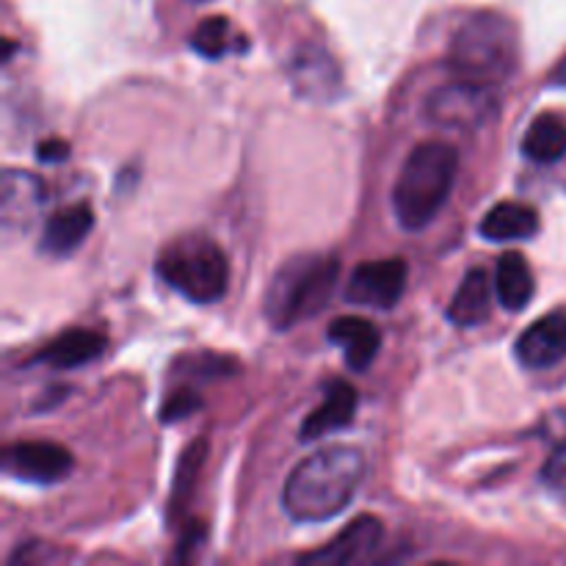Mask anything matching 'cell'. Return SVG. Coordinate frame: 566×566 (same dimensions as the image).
I'll use <instances>...</instances> for the list:
<instances>
[{
    "label": "cell",
    "instance_id": "obj_1",
    "mask_svg": "<svg viewBox=\"0 0 566 566\" xmlns=\"http://www.w3.org/2000/svg\"><path fill=\"white\" fill-rule=\"evenodd\" d=\"M365 479V457L352 446H329L296 464L282 486V509L293 523H326L346 512Z\"/></svg>",
    "mask_w": 566,
    "mask_h": 566
},
{
    "label": "cell",
    "instance_id": "obj_2",
    "mask_svg": "<svg viewBox=\"0 0 566 566\" xmlns=\"http://www.w3.org/2000/svg\"><path fill=\"white\" fill-rule=\"evenodd\" d=\"M453 77L479 86H501L520 70V33L509 17L479 11L457 28L448 50Z\"/></svg>",
    "mask_w": 566,
    "mask_h": 566
},
{
    "label": "cell",
    "instance_id": "obj_3",
    "mask_svg": "<svg viewBox=\"0 0 566 566\" xmlns=\"http://www.w3.org/2000/svg\"><path fill=\"white\" fill-rule=\"evenodd\" d=\"M459 175V149L446 142H423L409 153L392 188V210L403 230H423L446 208Z\"/></svg>",
    "mask_w": 566,
    "mask_h": 566
},
{
    "label": "cell",
    "instance_id": "obj_4",
    "mask_svg": "<svg viewBox=\"0 0 566 566\" xmlns=\"http://www.w3.org/2000/svg\"><path fill=\"white\" fill-rule=\"evenodd\" d=\"M340 263L335 254H302L282 265L263 298V313L274 329H291L298 321L313 318L335 291Z\"/></svg>",
    "mask_w": 566,
    "mask_h": 566
},
{
    "label": "cell",
    "instance_id": "obj_5",
    "mask_svg": "<svg viewBox=\"0 0 566 566\" xmlns=\"http://www.w3.org/2000/svg\"><path fill=\"white\" fill-rule=\"evenodd\" d=\"M160 280L193 304H213L227 296L230 287V263L219 243L208 235L175 238L160 249L155 260Z\"/></svg>",
    "mask_w": 566,
    "mask_h": 566
},
{
    "label": "cell",
    "instance_id": "obj_6",
    "mask_svg": "<svg viewBox=\"0 0 566 566\" xmlns=\"http://www.w3.org/2000/svg\"><path fill=\"white\" fill-rule=\"evenodd\" d=\"M497 114L495 88L479 83L453 81L448 86L434 88L426 97V119L457 130H479L490 125Z\"/></svg>",
    "mask_w": 566,
    "mask_h": 566
},
{
    "label": "cell",
    "instance_id": "obj_7",
    "mask_svg": "<svg viewBox=\"0 0 566 566\" xmlns=\"http://www.w3.org/2000/svg\"><path fill=\"white\" fill-rule=\"evenodd\" d=\"M407 280L409 265L403 258L368 260V263H359L348 276L346 302L359 304V307L392 310L407 291Z\"/></svg>",
    "mask_w": 566,
    "mask_h": 566
},
{
    "label": "cell",
    "instance_id": "obj_8",
    "mask_svg": "<svg viewBox=\"0 0 566 566\" xmlns=\"http://www.w3.org/2000/svg\"><path fill=\"white\" fill-rule=\"evenodd\" d=\"M72 464L75 459L59 442H14L3 451V473L28 484H55Z\"/></svg>",
    "mask_w": 566,
    "mask_h": 566
},
{
    "label": "cell",
    "instance_id": "obj_9",
    "mask_svg": "<svg viewBox=\"0 0 566 566\" xmlns=\"http://www.w3.org/2000/svg\"><path fill=\"white\" fill-rule=\"evenodd\" d=\"M385 542V525L379 517H363L354 520L352 525L340 531L329 545H324L321 551L307 553L302 556V562L307 564H363L370 562L376 556V551Z\"/></svg>",
    "mask_w": 566,
    "mask_h": 566
},
{
    "label": "cell",
    "instance_id": "obj_10",
    "mask_svg": "<svg viewBox=\"0 0 566 566\" xmlns=\"http://www.w3.org/2000/svg\"><path fill=\"white\" fill-rule=\"evenodd\" d=\"M514 357L523 368L547 370L566 357V313L542 315L514 343Z\"/></svg>",
    "mask_w": 566,
    "mask_h": 566
},
{
    "label": "cell",
    "instance_id": "obj_11",
    "mask_svg": "<svg viewBox=\"0 0 566 566\" xmlns=\"http://www.w3.org/2000/svg\"><path fill=\"white\" fill-rule=\"evenodd\" d=\"M357 403H359L357 390H354L346 379L326 381L324 403H321L313 415L304 418L302 429H298V440L313 442V440H321V437L346 429V426L354 420V415H357Z\"/></svg>",
    "mask_w": 566,
    "mask_h": 566
},
{
    "label": "cell",
    "instance_id": "obj_12",
    "mask_svg": "<svg viewBox=\"0 0 566 566\" xmlns=\"http://www.w3.org/2000/svg\"><path fill=\"white\" fill-rule=\"evenodd\" d=\"M108 337L94 329H66L48 343L31 365H48L53 370H75L81 365L94 363L103 357Z\"/></svg>",
    "mask_w": 566,
    "mask_h": 566
},
{
    "label": "cell",
    "instance_id": "obj_13",
    "mask_svg": "<svg viewBox=\"0 0 566 566\" xmlns=\"http://www.w3.org/2000/svg\"><path fill=\"white\" fill-rule=\"evenodd\" d=\"M94 227V210L88 202H75L70 208H61L44 221L42 241H39V252L50 254V258H66L75 252L83 241L88 238Z\"/></svg>",
    "mask_w": 566,
    "mask_h": 566
},
{
    "label": "cell",
    "instance_id": "obj_14",
    "mask_svg": "<svg viewBox=\"0 0 566 566\" xmlns=\"http://www.w3.org/2000/svg\"><path fill=\"white\" fill-rule=\"evenodd\" d=\"M291 77L298 94L310 99H329L340 88V70L321 48H302L291 61Z\"/></svg>",
    "mask_w": 566,
    "mask_h": 566
},
{
    "label": "cell",
    "instance_id": "obj_15",
    "mask_svg": "<svg viewBox=\"0 0 566 566\" xmlns=\"http://www.w3.org/2000/svg\"><path fill=\"white\" fill-rule=\"evenodd\" d=\"M0 213H3V227L11 230H25L33 219H36L39 208L44 202V186L39 177L25 175V171L9 169L3 175V186H0Z\"/></svg>",
    "mask_w": 566,
    "mask_h": 566
},
{
    "label": "cell",
    "instance_id": "obj_16",
    "mask_svg": "<svg viewBox=\"0 0 566 566\" xmlns=\"http://www.w3.org/2000/svg\"><path fill=\"white\" fill-rule=\"evenodd\" d=\"M326 337H329L335 346H340L343 359H346L348 368L359 370V374L368 370L370 363L376 359V354H379V329H376L370 321L357 318V315H340V318H335V324L329 326Z\"/></svg>",
    "mask_w": 566,
    "mask_h": 566
},
{
    "label": "cell",
    "instance_id": "obj_17",
    "mask_svg": "<svg viewBox=\"0 0 566 566\" xmlns=\"http://www.w3.org/2000/svg\"><path fill=\"white\" fill-rule=\"evenodd\" d=\"M448 321L459 329H473L492 315V280L484 269H470L448 304Z\"/></svg>",
    "mask_w": 566,
    "mask_h": 566
},
{
    "label": "cell",
    "instance_id": "obj_18",
    "mask_svg": "<svg viewBox=\"0 0 566 566\" xmlns=\"http://www.w3.org/2000/svg\"><path fill=\"white\" fill-rule=\"evenodd\" d=\"M481 238L486 241H523L539 232V213L523 202H501L481 219Z\"/></svg>",
    "mask_w": 566,
    "mask_h": 566
},
{
    "label": "cell",
    "instance_id": "obj_19",
    "mask_svg": "<svg viewBox=\"0 0 566 566\" xmlns=\"http://www.w3.org/2000/svg\"><path fill=\"white\" fill-rule=\"evenodd\" d=\"M495 293H497V302H501L506 310H512V313L525 310L531 298H534L536 293L534 271H531L528 260H525L520 252H506L501 260H497Z\"/></svg>",
    "mask_w": 566,
    "mask_h": 566
},
{
    "label": "cell",
    "instance_id": "obj_20",
    "mask_svg": "<svg viewBox=\"0 0 566 566\" xmlns=\"http://www.w3.org/2000/svg\"><path fill=\"white\" fill-rule=\"evenodd\" d=\"M523 155L534 164H556L566 155V122L558 114H539L523 136Z\"/></svg>",
    "mask_w": 566,
    "mask_h": 566
},
{
    "label": "cell",
    "instance_id": "obj_21",
    "mask_svg": "<svg viewBox=\"0 0 566 566\" xmlns=\"http://www.w3.org/2000/svg\"><path fill=\"white\" fill-rule=\"evenodd\" d=\"M235 48H241V42H235V33H232L227 17H208L191 33V50L205 59H221Z\"/></svg>",
    "mask_w": 566,
    "mask_h": 566
},
{
    "label": "cell",
    "instance_id": "obj_22",
    "mask_svg": "<svg viewBox=\"0 0 566 566\" xmlns=\"http://www.w3.org/2000/svg\"><path fill=\"white\" fill-rule=\"evenodd\" d=\"M197 409H202V398L191 390V387H180V390H171L169 398L160 407V420L164 423H177V420L191 418Z\"/></svg>",
    "mask_w": 566,
    "mask_h": 566
},
{
    "label": "cell",
    "instance_id": "obj_23",
    "mask_svg": "<svg viewBox=\"0 0 566 566\" xmlns=\"http://www.w3.org/2000/svg\"><path fill=\"white\" fill-rule=\"evenodd\" d=\"M542 479L553 486H566V442L553 451V457L547 459L545 470H542Z\"/></svg>",
    "mask_w": 566,
    "mask_h": 566
},
{
    "label": "cell",
    "instance_id": "obj_24",
    "mask_svg": "<svg viewBox=\"0 0 566 566\" xmlns=\"http://www.w3.org/2000/svg\"><path fill=\"white\" fill-rule=\"evenodd\" d=\"M36 158L42 164H61V160L70 158V144L61 142V138H48V142L39 144Z\"/></svg>",
    "mask_w": 566,
    "mask_h": 566
},
{
    "label": "cell",
    "instance_id": "obj_25",
    "mask_svg": "<svg viewBox=\"0 0 566 566\" xmlns=\"http://www.w3.org/2000/svg\"><path fill=\"white\" fill-rule=\"evenodd\" d=\"M553 81H556V83H566V59L562 61V64H558V70L553 72Z\"/></svg>",
    "mask_w": 566,
    "mask_h": 566
}]
</instances>
